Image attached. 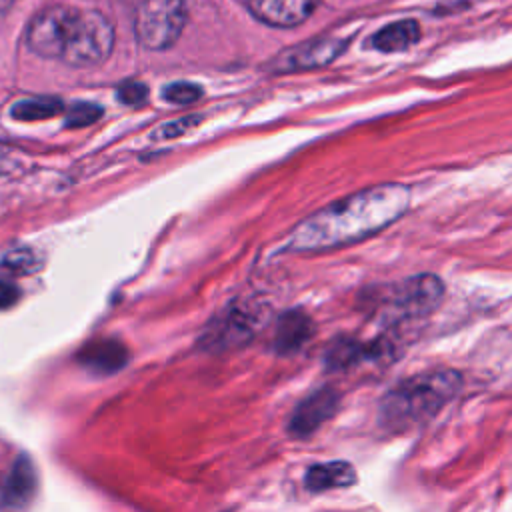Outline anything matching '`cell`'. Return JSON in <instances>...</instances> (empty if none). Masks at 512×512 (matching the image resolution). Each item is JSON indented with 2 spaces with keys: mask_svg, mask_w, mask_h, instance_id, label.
<instances>
[{
  "mask_svg": "<svg viewBox=\"0 0 512 512\" xmlns=\"http://www.w3.org/2000/svg\"><path fill=\"white\" fill-rule=\"evenodd\" d=\"M186 0H142L134 16V32L146 50H168L186 26Z\"/></svg>",
  "mask_w": 512,
  "mask_h": 512,
  "instance_id": "obj_4",
  "label": "cell"
},
{
  "mask_svg": "<svg viewBox=\"0 0 512 512\" xmlns=\"http://www.w3.org/2000/svg\"><path fill=\"white\" fill-rule=\"evenodd\" d=\"M356 482V470L346 460H332L314 464L304 476V484L312 492H324L330 488H346Z\"/></svg>",
  "mask_w": 512,
  "mask_h": 512,
  "instance_id": "obj_13",
  "label": "cell"
},
{
  "mask_svg": "<svg viewBox=\"0 0 512 512\" xmlns=\"http://www.w3.org/2000/svg\"><path fill=\"white\" fill-rule=\"evenodd\" d=\"M266 310L258 302H236L228 306L220 318L202 336L206 348L242 346L264 324Z\"/></svg>",
  "mask_w": 512,
  "mask_h": 512,
  "instance_id": "obj_5",
  "label": "cell"
},
{
  "mask_svg": "<svg viewBox=\"0 0 512 512\" xmlns=\"http://www.w3.org/2000/svg\"><path fill=\"white\" fill-rule=\"evenodd\" d=\"M34 486H36V476H34V470H32V464L28 462V458H20L10 474V480H8V496L10 500H16V502H22L24 498L32 496L34 492Z\"/></svg>",
  "mask_w": 512,
  "mask_h": 512,
  "instance_id": "obj_15",
  "label": "cell"
},
{
  "mask_svg": "<svg viewBox=\"0 0 512 512\" xmlns=\"http://www.w3.org/2000/svg\"><path fill=\"white\" fill-rule=\"evenodd\" d=\"M422 36V28L416 20L406 18L398 22H390L388 26L380 28L374 32L370 38V46L378 52L392 54V52H402L410 46H414Z\"/></svg>",
  "mask_w": 512,
  "mask_h": 512,
  "instance_id": "obj_12",
  "label": "cell"
},
{
  "mask_svg": "<svg viewBox=\"0 0 512 512\" xmlns=\"http://www.w3.org/2000/svg\"><path fill=\"white\" fill-rule=\"evenodd\" d=\"M78 360L82 366L96 374H112L128 362V350L122 342L114 338H100L86 344L80 350Z\"/></svg>",
  "mask_w": 512,
  "mask_h": 512,
  "instance_id": "obj_10",
  "label": "cell"
},
{
  "mask_svg": "<svg viewBox=\"0 0 512 512\" xmlns=\"http://www.w3.org/2000/svg\"><path fill=\"white\" fill-rule=\"evenodd\" d=\"M102 116V108L94 102H76L66 112V126L84 128L94 124Z\"/></svg>",
  "mask_w": 512,
  "mask_h": 512,
  "instance_id": "obj_17",
  "label": "cell"
},
{
  "mask_svg": "<svg viewBox=\"0 0 512 512\" xmlns=\"http://www.w3.org/2000/svg\"><path fill=\"white\" fill-rule=\"evenodd\" d=\"M456 370H426L398 382L378 406V424L392 434H406L434 418L460 390Z\"/></svg>",
  "mask_w": 512,
  "mask_h": 512,
  "instance_id": "obj_3",
  "label": "cell"
},
{
  "mask_svg": "<svg viewBox=\"0 0 512 512\" xmlns=\"http://www.w3.org/2000/svg\"><path fill=\"white\" fill-rule=\"evenodd\" d=\"M314 334V324L310 316L302 310L284 312L274 330V350L278 354H294L300 350Z\"/></svg>",
  "mask_w": 512,
  "mask_h": 512,
  "instance_id": "obj_11",
  "label": "cell"
},
{
  "mask_svg": "<svg viewBox=\"0 0 512 512\" xmlns=\"http://www.w3.org/2000/svg\"><path fill=\"white\" fill-rule=\"evenodd\" d=\"M4 264L16 272H30L36 268V258L30 250L22 248V250H14V252L6 254Z\"/></svg>",
  "mask_w": 512,
  "mask_h": 512,
  "instance_id": "obj_21",
  "label": "cell"
},
{
  "mask_svg": "<svg viewBox=\"0 0 512 512\" xmlns=\"http://www.w3.org/2000/svg\"><path fill=\"white\" fill-rule=\"evenodd\" d=\"M14 2H16V0H0V18L6 16V14L12 10Z\"/></svg>",
  "mask_w": 512,
  "mask_h": 512,
  "instance_id": "obj_23",
  "label": "cell"
},
{
  "mask_svg": "<svg viewBox=\"0 0 512 512\" xmlns=\"http://www.w3.org/2000/svg\"><path fill=\"white\" fill-rule=\"evenodd\" d=\"M410 206L404 184H376L336 200L304 218L290 234L288 246L298 252H318L360 242L392 222Z\"/></svg>",
  "mask_w": 512,
  "mask_h": 512,
  "instance_id": "obj_1",
  "label": "cell"
},
{
  "mask_svg": "<svg viewBox=\"0 0 512 512\" xmlns=\"http://www.w3.org/2000/svg\"><path fill=\"white\" fill-rule=\"evenodd\" d=\"M444 296V284L434 274H418L400 282L388 304L392 312L400 318H420L438 308Z\"/></svg>",
  "mask_w": 512,
  "mask_h": 512,
  "instance_id": "obj_7",
  "label": "cell"
},
{
  "mask_svg": "<svg viewBox=\"0 0 512 512\" xmlns=\"http://www.w3.org/2000/svg\"><path fill=\"white\" fill-rule=\"evenodd\" d=\"M20 298V290L16 284L0 280V310L12 308Z\"/></svg>",
  "mask_w": 512,
  "mask_h": 512,
  "instance_id": "obj_22",
  "label": "cell"
},
{
  "mask_svg": "<svg viewBox=\"0 0 512 512\" xmlns=\"http://www.w3.org/2000/svg\"><path fill=\"white\" fill-rule=\"evenodd\" d=\"M64 110L62 100L52 98V96H36V98H24L18 100L10 114L14 120L20 122H36V120H46L52 118L56 114H60Z\"/></svg>",
  "mask_w": 512,
  "mask_h": 512,
  "instance_id": "obj_14",
  "label": "cell"
},
{
  "mask_svg": "<svg viewBox=\"0 0 512 512\" xmlns=\"http://www.w3.org/2000/svg\"><path fill=\"white\" fill-rule=\"evenodd\" d=\"M116 94H118V100L126 106H142L148 98V86L136 80H128L118 86Z\"/></svg>",
  "mask_w": 512,
  "mask_h": 512,
  "instance_id": "obj_19",
  "label": "cell"
},
{
  "mask_svg": "<svg viewBox=\"0 0 512 512\" xmlns=\"http://www.w3.org/2000/svg\"><path fill=\"white\" fill-rule=\"evenodd\" d=\"M24 40L40 58L92 68L112 54L114 26L100 10L54 4L30 20Z\"/></svg>",
  "mask_w": 512,
  "mask_h": 512,
  "instance_id": "obj_2",
  "label": "cell"
},
{
  "mask_svg": "<svg viewBox=\"0 0 512 512\" xmlns=\"http://www.w3.org/2000/svg\"><path fill=\"white\" fill-rule=\"evenodd\" d=\"M348 46V38L338 34L316 36L284 48L272 62L270 70L274 74H288V72H304L328 66L334 62Z\"/></svg>",
  "mask_w": 512,
  "mask_h": 512,
  "instance_id": "obj_6",
  "label": "cell"
},
{
  "mask_svg": "<svg viewBox=\"0 0 512 512\" xmlns=\"http://www.w3.org/2000/svg\"><path fill=\"white\" fill-rule=\"evenodd\" d=\"M200 122V116H184V118H178V120H172V122H166L164 126H160L154 134L156 138H178L182 134H186L192 126H196Z\"/></svg>",
  "mask_w": 512,
  "mask_h": 512,
  "instance_id": "obj_20",
  "label": "cell"
},
{
  "mask_svg": "<svg viewBox=\"0 0 512 512\" xmlns=\"http://www.w3.org/2000/svg\"><path fill=\"white\" fill-rule=\"evenodd\" d=\"M248 12L266 26L294 28L318 8V0H246Z\"/></svg>",
  "mask_w": 512,
  "mask_h": 512,
  "instance_id": "obj_8",
  "label": "cell"
},
{
  "mask_svg": "<svg viewBox=\"0 0 512 512\" xmlns=\"http://www.w3.org/2000/svg\"><path fill=\"white\" fill-rule=\"evenodd\" d=\"M24 170V158L14 146L0 144V182L16 178Z\"/></svg>",
  "mask_w": 512,
  "mask_h": 512,
  "instance_id": "obj_18",
  "label": "cell"
},
{
  "mask_svg": "<svg viewBox=\"0 0 512 512\" xmlns=\"http://www.w3.org/2000/svg\"><path fill=\"white\" fill-rule=\"evenodd\" d=\"M202 96H204L202 86H200V84H194V82H188V80L170 82V84H166L164 90H162V98H164L168 104H174V106H188V104H194V102H198Z\"/></svg>",
  "mask_w": 512,
  "mask_h": 512,
  "instance_id": "obj_16",
  "label": "cell"
},
{
  "mask_svg": "<svg viewBox=\"0 0 512 512\" xmlns=\"http://www.w3.org/2000/svg\"><path fill=\"white\" fill-rule=\"evenodd\" d=\"M336 408H338V394L332 388L316 390L296 406L288 428L294 436H310L330 416H334Z\"/></svg>",
  "mask_w": 512,
  "mask_h": 512,
  "instance_id": "obj_9",
  "label": "cell"
}]
</instances>
